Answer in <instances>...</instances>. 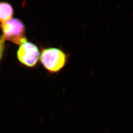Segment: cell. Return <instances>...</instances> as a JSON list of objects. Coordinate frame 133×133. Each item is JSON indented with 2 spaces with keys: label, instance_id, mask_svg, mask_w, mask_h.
I'll list each match as a JSON object with an SVG mask.
<instances>
[{
  "label": "cell",
  "instance_id": "cell-1",
  "mask_svg": "<svg viewBox=\"0 0 133 133\" xmlns=\"http://www.w3.org/2000/svg\"><path fill=\"white\" fill-rule=\"evenodd\" d=\"M40 60L43 66L48 71L56 73L66 66L69 56L60 48H48L43 50L40 55Z\"/></svg>",
  "mask_w": 133,
  "mask_h": 133
},
{
  "label": "cell",
  "instance_id": "cell-2",
  "mask_svg": "<svg viewBox=\"0 0 133 133\" xmlns=\"http://www.w3.org/2000/svg\"><path fill=\"white\" fill-rule=\"evenodd\" d=\"M1 28L3 38L14 44L21 45L27 41L25 36V27L23 22L17 18H12L1 23Z\"/></svg>",
  "mask_w": 133,
  "mask_h": 133
},
{
  "label": "cell",
  "instance_id": "cell-3",
  "mask_svg": "<svg viewBox=\"0 0 133 133\" xmlns=\"http://www.w3.org/2000/svg\"><path fill=\"white\" fill-rule=\"evenodd\" d=\"M17 56L21 63L32 68L37 65L40 58V53L36 44L27 41L20 45Z\"/></svg>",
  "mask_w": 133,
  "mask_h": 133
},
{
  "label": "cell",
  "instance_id": "cell-4",
  "mask_svg": "<svg viewBox=\"0 0 133 133\" xmlns=\"http://www.w3.org/2000/svg\"><path fill=\"white\" fill-rule=\"evenodd\" d=\"M14 14V10L10 4L0 2V22L4 23L11 19Z\"/></svg>",
  "mask_w": 133,
  "mask_h": 133
},
{
  "label": "cell",
  "instance_id": "cell-5",
  "mask_svg": "<svg viewBox=\"0 0 133 133\" xmlns=\"http://www.w3.org/2000/svg\"><path fill=\"white\" fill-rule=\"evenodd\" d=\"M5 39L3 37L0 36V61L1 60L3 54L4 52L5 48Z\"/></svg>",
  "mask_w": 133,
  "mask_h": 133
}]
</instances>
